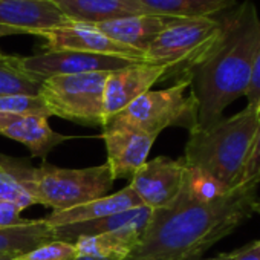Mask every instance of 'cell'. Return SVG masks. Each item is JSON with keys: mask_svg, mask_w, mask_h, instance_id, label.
<instances>
[{"mask_svg": "<svg viewBox=\"0 0 260 260\" xmlns=\"http://www.w3.org/2000/svg\"><path fill=\"white\" fill-rule=\"evenodd\" d=\"M255 188V184L242 185L208 204L181 190L169 207L153 210L140 242L124 260H201L254 213Z\"/></svg>", "mask_w": 260, "mask_h": 260, "instance_id": "obj_1", "label": "cell"}, {"mask_svg": "<svg viewBox=\"0 0 260 260\" xmlns=\"http://www.w3.org/2000/svg\"><path fill=\"white\" fill-rule=\"evenodd\" d=\"M222 23L219 42L188 74L190 90L198 103L196 128L222 119L223 110L246 93L260 49V16L252 0L242 2Z\"/></svg>", "mask_w": 260, "mask_h": 260, "instance_id": "obj_2", "label": "cell"}, {"mask_svg": "<svg viewBox=\"0 0 260 260\" xmlns=\"http://www.w3.org/2000/svg\"><path fill=\"white\" fill-rule=\"evenodd\" d=\"M258 124L257 110L245 107L240 113L222 118L208 127L194 128L182 159L188 167L204 170L228 188H237Z\"/></svg>", "mask_w": 260, "mask_h": 260, "instance_id": "obj_3", "label": "cell"}, {"mask_svg": "<svg viewBox=\"0 0 260 260\" xmlns=\"http://www.w3.org/2000/svg\"><path fill=\"white\" fill-rule=\"evenodd\" d=\"M0 164L34 199L52 211L69 210L110 194L113 178L107 164L86 169H61L43 161L34 167L28 159L0 155Z\"/></svg>", "mask_w": 260, "mask_h": 260, "instance_id": "obj_4", "label": "cell"}, {"mask_svg": "<svg viewBox=\"0 0 260 260\" xmlns=\"http://www.w3.org/2000/svg\"><path fill=\"white\" fill-rule=\"evenodd\" d=\"M223 32L217 19H173L144 52V61L162 64L167 77H188L216 46Z\"/></svg>", "mask_w": 260, "mask_h": 260, "instance_id": "obj_5", "label": "cell"}, {"mask_svg": "<svg viewBox=\"0 0 260 260\" xmlns=\"http://www.w3.org/2000/svg\"><path fill=\"white\" fill-rule=\"evenodd\" d=\"M109 72L51 77L42 83L40 96L51 116H58L80 125L100 127L104 118V84Z\"/></svg>", "mask_w": 260, "mask_h": 260, "instance_id": "obj_6", "label": "cell"}, {"mask_svg": "<svg viewBox=\"0 0 260 260\" xmlns=\"http://www.w3.org/2000/svg\"><path fill=\"white\" fill-rule=\"evenodd\" d=\"M190 77L176 80L170 87L161 90H149L130 103L118 115L144 132L159 137L162 130L181 125L191 132L198 125V103L190 89Z\"/></svg>", "mask_w": 260, "mask_h": 260, "instance_id": "obj_7", "label": "cell"}, {"mask_svg": "<svg viewBox=\"0 0 260 260\" xmlns=\"http://www.w3.org/2000/svg\"><path fill=\"white\" fill-rule=\"evenodd\" d=\"M101 130L107 152L106 164L113 181L132 178L149 161L158 138L119 116L109 118Z\"/></svg>", "mask_w": 260, "mask_h": 260, "instance_id": "obj_8", "label": "cell"}, {"mask_svg": "<svg viewBox=\"0 0 260 260\" xmlns=\"http://www.w3.org/2000/svg\"><path fill=\"white\" fill-rule=\"evenodd\" d=\"M134 63L140 61L77 51H46L31 57L17 55L16 58V64L19 66V69H22L25 74L31 75L39 81H45L51 77L58 75L112 72L127 68Z\"/></svg>", "mask_w": 260, "mask_h": 260, "instance_id": "obj_9", "label": "cell"}, {"mask_svg": "<svg viewBox=\"0 0 260 260\" xmlns=\"http://www.w3.org/2000/svg\"><path fill=\"white\" fill-rule=\"evenodd\" d=\"M187 164L184 159L158 156L149 159L132 178L128 187L140 198L144 207L159 210L169 207L179 196Z\"/></svg>", "mask_w": 260, "mask_h": 260, "instance_id": "obj_10", "label": "cell"}, {"mask_svg": "<svg viewBox=\"0 0 260 260\" xmlns=\"http://www.w3.org/2000/svg\"><path fill=\"white\" fill-rule=\"evenodd\" d=\"M37 36L45 39L48 51H77L144 61V52L113 42L93 23L68 22L61 26L42 31Z\"/></svg>", "mask_w": 260, "mask_h": 260, "instance_id": "obj_11", "label": "cell"}, {"mask_svg": "<svg viewBox=\"0 0 260 260\" xmlns=\"http://www.w3.org/2000/svg\"><path fill=\"white\" fill-rule=\"evenodd\" d=\"M167 72L169 69L166 66L146 61L134 63L127 68L109 72L104 84L103 101L106 121L118 115L143 93L152 90L158 81L166 80Z\"/></svg>", "mask_w": 260, "mask_h": 260, "instance_id": "obj_12", "label": "cell"}, {"mask_svg": "<svg viewBox=\"0 0 260 260\" xmlns=\"http://www.w3.org/2000/svg\"><path fill=\"white\" fill-rule=\"evenodd\" d=\"M0 135L23 144L43 161L58 144L72 138L55 132L48 116L31 113H0Z\"/></svg>", "mask_w": 260, "mask_h": 260, "instance_id": "obj_13", "label": "cell"}, {"mask_svg": "<svg viewBox=\"0 0 260 260\" xmlns=\"http://www.w3.org/2000/svg\"><path fill=\"white\" fill-rule=\"evenodd\" d=\"M71 22L51 0H0V25L37 36Z\"/></svg>", "mask_w": 260, "mask_h": 260, "instance_id": "obj_14", "label": "cell"}, {"mask_svg": "<svg viewBox=\"0 0 260 260\" xmlns=\"http://www.w3.org/2000/svg\"><path fill=\"white\" fill-rule=\"evenodd\" d=\"M152 213H153L152 208L143 205L89 222L51 226L52 239L74 243L81 237H92L107 233H118V231H128V230L144 231L147 223L150 222Z\"/></svg>", "mask_w": 260, "mask_h": 260, "instance_id": "obj_15", "label": "cell"}, {"mask_svg": "<svg viewBox=\"0 0 260 260\" xmlns=\"http://www.w3.org/2000/svg\"><path fill=\"white\" fill-rule=\"evenodd\" d=\"M175 17L158 14L125 16L96 23V28L113 42L146 52L149 45Z\"/></svg>", "mask_w": 260, "mask_h": 260, "instance_id": "obj_16", "label": "cell"}, {"mask_svg": "<svg viewBox=\"0 0 260 260\" xmlns=\"http://www.w3.org/2000/svg\"><path fill=\"white\" fill-rule=\"evenodd\" d=\"M143 207L137 193L128 185L121 188L116 193L84 202L81 205L72 207L69 210L61 211H51L48 216L42 217L49 226H60V225H71V223H81L95 219H101L110 214H116L130 208Z\"/></svg>", "mask_w": 260, "mask_h": 260, "instance_id": "obj_17", "label": "cell"}, {"mask_svg": "<svg viewBox=\"0 0 260 260\" xmlns=\"http://www.w3.org/2000/svg\"><path fill=\"white\" fill-rule=\"evenodd\" d=\"M71 20L83 23H101L106 20L150 14L140 0H51Z\"/></svg>", "mask_w": 260, "mask_h": 260, "instance_id": "obj_18", "label": "cell"}, {"mask_svg": "<svg viewBox=\"0 0 260 260\" xmlns=\"http://www.w3.org/2000/svg\"><path fill=\"white\" fill-rule=\"evenodd\" d=\"M52 239L51 226L43 219H26V222L0 228V257L17 258Z\"/></svg>", "mask_w": 260, "mask_h": 260, "instance_id": "obj_19", "label": "cell"}, {"mask_svg": "<svg viewBox=\"0 0 260 260\" xmlns=\"http://www.w3.org/2000/svg\"><path fill=\"white\" fill-rule=\"evenodd\" d=\"M150 14L176 19H213L236 7L237 0H140Z\"/></svg>", "mask_w": 260, "mask_h": 260, "instance_id": "obj_20", "label": "cell"}, {"mask_svg": "<svg viewBox=\"0 0 260 260\" xmlns=\"http://www.w3.org/2000/svg\"><path fill=\"white\" fill-rule=\"evenodd\" d=\"M141 230L107 233L92 237H81L75 243L77 254H101L124 260L141 239Z\"/></svg>", "mask_w": 260, "mask_h": 260, "instance_id": "obj_21", "label": "cell"}, {"mask_svg": "<svg viewBox=\"0 0 260 260\" xmlns=\"http://www.w3.org/2000/svg\"><path fill=\"white\" fill-rule=\"evenodd\" d=\"M182 190L191 199L198 202H204V204L214 202L231 191V188H228L223 182H220L214 176L205 173L204 170L188 167V166H187Z\"/></svg>", "mask_w": 260, "mask_h": 260, "instance_id": "obj_22", "label": "cell"}, {"mask_svg": "<svg viewBox=\"0 0 260 260\" xmlns=\"http://www.w3.org/2000/svg\"><path fill=\"white\" fill-rule=\"evenodd\" d=\"M17 55L0 61V96L5 95H40L42 83L25 74L16 64Z\"/></svg>", "mask_w": 260, "mask_h": 260, "instance_id": "obj_23", "label": "cell"}, {"mask_svg": "<svg viewBox=\"0 0 260 260\" xmlns=\"http://www.w3.org/2000/svg\"><path fill=\"white\" fill-rule=\"evenodd\" d=\"M0 113H31L51 118V112L40 95L0 96Z\"/></svg>", "mask_w": 260, "mask_h": 260, "instance_id": "obj_24", "label": "cell"}, {"mask_svg": "<svg viewBox=\"0 0 260 260\" xmlns=\"http://www.w3.org/2000/svg\"><path fill=\"white\" fill-rule=\"evenodd\" d=\"M77 255L75 243L64 240H49L14 260H74Z\"/></svg>", "mask_w": 260, "mask_h": 260, "instance_id": "obj_25", "label": "cell"}, {"mask_svg": "<svg viewBox=\"0 0 260 260\" xmlns=\"http://www.w3.org/2000/svg\"><path fill=\"white\" fill-rule=\"evenodd\" d=\"M0 199L16 202L23 210L31 205H36V202L29 196V193L8 172L0 173Z\"/></svg>", "mask_w": 260, "mask_h": 260, "instance_id": "obj_26", "label": "cell"}, {"mask_svg": "<svg viewBox=\"0 0 260 260\" xmlns=\"http://www.w3.org/2000/svg\"><path fill=\"white\" fill-rule=\"evenodd\" d=\"M260 182V124L251 143L248 158L245 161V167L240 178V187L248 184H258Z\"/></svg>", "mask_w": 260, "mask_h": 260, "instance_id": "obj_27", "label": "cell"}, {"mask_svg": "<svg viewBox=\"0 0 260 260\" xmlns=\"http://www.w3.org/2000/svg\"><path fill=\"white\" fill-rule=\"evenodd\" d=\"M22 211L23 208L16 202L0 199V228L16 226L26 222V219L22 217Z\"/></svg>", "mask_w": 260, "mask_h": 260, "instance_id": "obj_28", "label": "cell"}, {"mask_svg": "<svg viewBox=\"0 0 260 260\" xmlns=\"http://www.w3.org/2000/svg\"><path fill=\"white\" fill-rule=\"evenodd\" d=\"M245 96L248 100L246 107L257 109V106L260 103V49H258L255 60H254V64H252L251 80H249V86H248Z\"/></svg>", "mask_w": 260, "mask_h": 260, "instance_id": "obj_29", "label": "cell"}, {"mask_svg": "<svg viewBox=\"0 0 260 260\" xmlns=\"http://www.w3.org/2000/svg\"><path fill=\"white\" fill-rule=\"evenodd\" d=\"M230 260H260V240L251 242L230 252Z\"/></svg>", "mask_w": 260, "mask_h": 260, "instance_id": "obj_30", "label": "cell"}, {"mask_svg": "<svg viewBox=\"0 0 260 260\" xmlns=\"http://www.w3.org/2000/svg\"><path fill=\"white\" fill-rule=\"evenodd\" d=\"M19 34H25L23 31L17 29V28H11V26H5L0 25V39L2 37H8V36H19ZM13 55L5 54L4 51H0V61H8Z\"/></svg>", "mask_w": 260, "mask_h": 260, "instance_id": "obj_31", "label": "cell"}, {"mask_svg": "<svg viewBox=\"0 0 260 260\" xmlns=\"http://www.w3.org/2000/svg\"><path fill=\"white\" fill-rule=\"evenodd\" d=\"M207 260H230V252H220L214 257H210Z\"/></svg>", "mask_w": 260, "mask_h": 260, "instance_id": "obj_32", "label": "cell"}, {"mask_svg": "<svg viewBox=\"0 0 260 260\" xmlns=\"http://www.w3.org/2000/svg\"><path fill=\"white\" fill-rule=\"evenodd\" d=\"M252 208H254V213H258V214H260V201H258V199H255Z\"/></svg>", "mask_w": 260, "mask_h": 260, "instance_id": "obj_33", "label": "cell"}, {"mask_svg": "<svg viewBox=\"0 0 260 260\" xmlns=\"http://www.w3.org/2000/svg\"><path fill=\"white\" fill-rule=\"evenodd\" d=\"M255 110H257V115H258V118H260V103H258V106H257Z\"/></svg>", "mask_w": 260, "mask_h": 260, "instance_id": "obj_34", "label": "cell"}, {"mask_svg": "<svg viewBox=\"0 0 260 260\" xmlns=\"http://www.w3.org/2000/svg\"><path fill=\"white\" fill-rule=\"evenodd\" d=\"M5 170H4V167H2V164H0V173H4Z\"/></svg>", "mask_w": 260, "mask_h": 260, "instance_id": "obj_35", "label": "cell"}, {"mask_svg": "<svg viewBox=\"0 0 260 260\" xmlns=\"http://www.w3.org/2000/svg\"><path fill=\"white\" fill-rule=\"evenodd\" d=\"M0 260H14V258H4V257H0Z\"/></svg>", "mask_w": 260, "mask_h": 260, "instance_id": "obj_36", "label": "cell"}]
</instances>
